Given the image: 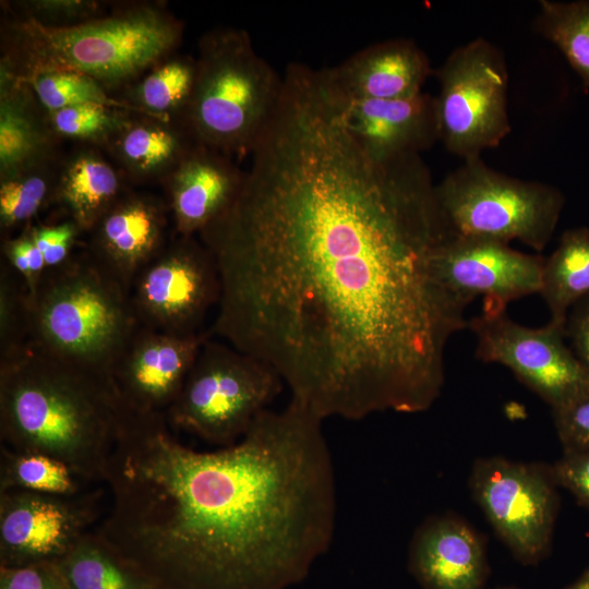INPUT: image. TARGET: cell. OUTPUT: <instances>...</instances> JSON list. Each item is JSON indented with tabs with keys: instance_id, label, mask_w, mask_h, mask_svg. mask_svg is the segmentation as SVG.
Segmentation results:
<instances>
[{
	"instance_id": "44dd1931",
	"label": "cell",
	"mask_w": 589,
	"mask_h": 589,
	"mask_svg": "<svg viewBox=\"0 0 589 589\" xmlns=\"http://www.w3.org/2000/svg\"><path fill=\"white\" fill-rule=\"evenodd\" d=\"M197 144L181 120L133 113L103 148L128 182H160Z\"/></svg>"
},
{
	"instance_id": "8d00e7d4",
	"label": "cell",
	"mask_w": 589,
	"mask_h": 589,
	"mask_svg": "<svg viewBox=\"0 0 589 589\" xmlns=\"http://www.w3.org/2000/svg\"><path fill=\"white\" fill-rule=\"evenodd\" d=\"M551 473L556 484L569 490L589 507V450L564 452Z\"/></svg>"
},
{
	"instance_id": "836d02e7",
	"label": "cell",
	"mask_w": 589,
	"mask_h": 589,
	"mask_svg": "<svg viewBox=\"0 0 589 589\" xmlns=\"http://www.w3.org/2000/svg\"><path fill=\"white\" fill-rule=\"evenodd\" d=\"M31 238L43 253L46 268L56 267L72 254L79 236L83 232L72 220L52 226H26Z\"/></svg>"
},
{
	"instance_id": "f546056e",
	"label": "cell",
	"mask_w": 589,
	"mask_h": 589,
	"mask_svg": "<svg viewBox=\"0 0 589 589\" xmlns=\"http://www.w3.org/2000/svg\"><path fill=\"white\" fill-rule=\"evenodd\" d=\"M25 82L29 84L38 101L47 111L81 105H100L144 115L121 97L112 95L97 81L84 74L49 72L37 74Z\"/></svg>"
},
{
	"instance_id": "484cf974",
	"label": "cell",
	"mask_w": 589,
	"mask_h": 589,
	"mask_svg": "<svg viewBox=\"0 0 589 589\" xmlns=\"http://www.w3.org/2000/svg\"><path fill=\"white\" fill-rule=\"evenodd\" d=\"M195 71L194 58L173 53L122 91L120 97L146 116L177 120L192 95Z\"/></svg>"
},
{
	"instance_id": "d6a6232c",
	"label": "cell",
	"mask_w": 589,
	"mask_h": 589,
	"mask_svg": "<svg viewBox=\"0 0 589 589\" xmlns=\"http://www.w3.org/2000/svg\"><path fill=\"white\" fill-rule=\"evenodd\" d=\"M10 15L41 26L61 28L100 17L107 4L94 0H23L5 2Z\"/></svg>"
},
{
	"instance_id": "74e56055",
	"label": "cell",
	"mask_w": 589,
	"mask_h": 589,
	"mask_svg": "<svg viewBox=\"0 0 589 589\" xmlns=\"http://www.w3.org/2000/svg\"><path fill=\"white\" fill-rule=\"evenodd\" d=\"M565 336L579 362L589 373V297L576 303L569 311Z\"/></svg>"
},
{
	"instance_id": "d4e9b609",
	"label": "cell",
	"mask_w": 589,
	"mask_h": 589,
	"mask_svg": "<svg viewBox=\"0 0 589 589\" xmlns=\"http://www.w3.org/2000/svg\"><path fill=\"white\" fill-rule=\"evenodd\" d=\"M550 322L565 326L572 308L589 297V228L565 230L558 245L545 259L539 292Z\"/></svg>"
},
{
	"instance_id": "ffe728a7",
	"label": "cell",
	"mask_w": 589,
	"mask_h": 589,
	"mask_svg": "<svg viewBox=\"0 0 589 589\" xmlns=\"http://www.w3.org/2000/svg\"><path fill=\"white\" fill-rule=\"evenodd\" d=\"M410 569L425 589H482L486 577L484 550L460 520L432 518L414 533Z\"/></svg>"
},
{
	"instance_id": "5bb4252c",
	"label": "cell",
	"mask_w": 589,
	"mask_h": 589,
	"mask_svg": "<svg viewBox=\"0 0 589 589\" xmlns=\"http://www.w3.org/2000/svg\"><path fill=\"white\" fill-rule=\"evenodd\" d=\"M544 262L505 242L453 233L437 264L444 284L469 304L482 296L484 303L507 308L512 301L540 292Z\"/></svg>"
},
{
	"instance_id": "4dcf8cb0",
	"label": "cell",
	"mask_w": 589,
	"mask_h": 589,
	"mask_svg": "<svg viewBox=\"0 0 589 589\" xmlns=\"http://www.w3.org/2000/svg\"><path fill=\"white\" fill-rule=\"evenodd\" d=\"M59 139L104 148L133 115L100 105H81L47 111Z\"/></svg>"
},
{
	"instance_id": "4fadbf2b",
	"label": "cell",
	"mask_w": 589,
	"mask_h": 589,
	"mask_svg": "<svg viewBox=\"0 0 589 589\" xmlns=\"http://www.w3.org/2000/svg\"><path fill=\"white\" fill-rule=\"evenodd\" d=\"M100 498V491L0 492V567L56 564L91 531Z\"/></svg>"
},
{
	"instance_id": "52a82bcc",
	"label": "cell",
	"mask_w": 589,
	"mask_h": 589,
	"mask_svg": "<svg viewBox=\"0 0 589 589\" xmlns=\"http://www.w3.org/2000/svg\"><path fill=\"white\" fill-rule=\"evenodd\" d=\"M444 219L456 236L518 240L540 252L550 242L565 204L557 188L502 173L469 158L436 185Z\"/></svg>"
},
{
	"instance_id": "3957f363",
	"label": "cell",
	"mask_w": 589,
	"mask_h": 589,
	"mask_svg": "<svg viewBox=\"0 0 589 589\" xmlns=\"http://www.w3.org/2000/svg\"><path fill=\"white\" fill-rule=\"evenodd\" d=\"M129 412L112 378L32 340L0 354L1 444L67 464L84 482L105 481Z\"/></svg>"
},
{
	"instance_id": "83f0119b",
	"label": "cell",
	"mask_w": 589,
	"mask_h": 589,
	"mask_svg": "<svg viewBox=\"0 0 589 589\" xmlns=\"http://www.w3.org/2000/svg\"><path fill=\"white\" fill-rule=\"evenodd\" d=\"M85 482L63 461L41 453L19 452L1 444L0 492L24 490L75 495Z\"/></svg>"
},
{
	"instance_id": "7c38bea8",
	"label": "cell",
	"mask_w": 589,
	"mask_h": 589,
	"mask_svg": "<svg viewBox=\"0 0 589 589\" xmlns=\"http://www.w3.org/2000/svg\"><path fill=\"white\" fill-rule=\"evenodd\" d=\"M551 470L500 457L479 459L470 477L476 500L491 525L525 564L541 560L557 509Z\"/></svg>"
},
{
	"instance_id": "7402d4cb",
	"label": "cell",
	"mask_w": 589,
	"mask_h": 589,
	"mask_svg": "<svg viewBox=\"0 0 589 589\" xmlns=\"http://www.w3.org/2000/svg\"><path fill=\"white\" fill-rule=\"evenodd\" d=\"M60 141L29 84L0 64V176L60 155Z\"/></svg>"
},
{
	"instance_id": "8fae6325",
	"label": "cell",
	"mask_w": 589,
	"mask_h": 589,
	"mask_svg": "<svg viewBox=\"0 0 589 589\" xmlns=\"http://www.w3.org/2000/svg\"><path fill=\"white\" fill-rule=\"evenodd\" d=\"M220 277L211 251L196 237L172 233L170 241L135 277L130 299L142 327L177 336L201 330L218 305Z\"/></svg>"
},
{
	"instance_id": "5b68a950",
	"label": "cell",
	"mask_w": 589,
	"mask_h": 589,
	"mask_svg": "<svg viewBox=\"0 0 589 589\" xmlns=\"http://www.w3.org/2000/svg\"><path fill=\"white\" fill-rule=\"evenodd\" d=\"M29 297V340L81 368L108 375L139 328L129 290L86 247L46 268Z\"/></svg>"
},
{
	"instance_id": "d6986e66",
	"label": "cell",
	"mask_w": 589,
	"mask_h": 589,
	"mask_svg": "<svg viewBox=\"0 0 589 589\" xmlns=\"http://www.w3.org/2000/svg\"><path fill=\"white\" fill-rule=\"evenodd\" d=\"M323 72L344 98L397 99L422 93L432 69L414 41L396 38L370 45Z\"/></svg>"
},
{
	"instance_id": "e0dca14e",
	"label": "cell",
	"mask_w": 589,
	"mask_h": 589,
	"mask_svg": "<svg viewBox=\"0 0 589 589\" xmlns=\"http://www.w3.org/2000/svg\"><path fill=\"white\" fill-rule=\"evenodd\" d=\"M244 176L231 157L195 144L161 181L172 233L199 236L232 205Z\"/></svg>"
},
{
	"instance_id": "f35d334b",
	"label": "cell",
	"mask_w": 589,
	"mask_h": 589,
	"mask_svg": "<svg viewBox=\"0 0 589 589\" xmlns=\"http://www.w3.org/2000/svg\"><path fill=\"white\" fill-rule=\"evenodd\" d=\"M565 589H589V568H587L575 582Z\"/></svg>"
},
{
	"instance_id": "7a4b0ae2",
	"label": "cell",
	"mask_w": 589,
	"mask_h": 589,
	"mask_svg": "<svg viewBox=\"0 0 589 589\" xmlns=\"http://www.w3.org/2000/svg\"><path fill=\"white\" fill-rule=\"evenodd\" d=\"M324 420L290 399L235 444L200 452L166 413L129 412L96 529L157 589H287L327 552L337 489Z\"/></svg>"
},
{
	"instance_id": "e575fe53",
	"label": "cell",
	"mask_w": 589,
	"mask_h": 589,
	"mask_svg": "<svg viewBox=\"0 0 589 589\" xmlns=\"http://www.w3.org/2000/svg\"><path fill=\"white\" fill-rule=\"evenodd\" d=\"M564 452L589 450V396L553 410Z\"/></svg>"
},
{
	"instance_id": "1f68e13d",
	"label": "cell",
	"mask_w": 589,
	"mask_h": 589,
	"mask_svg": "<svg viewBox=\"0 0 589 589\" xmlns=\"http://www.w3.org/2000/svg\"><path fill=\"white\" fill-rule=\"evenodd\" d=\"M29 297L25 283L2 257L0 267V354L29 340Z\"/></svg>"
},
{
	"instance_id": "d590c367",
	"label": "cell",
	"mask_w": 589,
	"mask_h": 589,
	"mask_svg": "<svg viewBox=\"0 0 589 589\" xmlns=\"http://www.w3.org/2000/svg\"><path fill=\"white\" fill-rule=\"evenodd\" d=\"M0 589H70L56 564L0 567Z\"/></svg>"
},
{
	"instance_id": "9a60e30c",
	"label": "cell",
	"mask_w": 589,
	"mask_h": 589,
	"mask_svg": "<svg viewBox=\"0 0 589 589\" xmlns=\"http://www.w3.org/2000/svg\"><path fill=\"white\" fill-rule=\"evenodd\" d=\"M209 335L177 336L139 326L111 370L125 407L139 413H166Z\"/></svg>"
},
{
	"instance_id": "cb8c5ba5",
	"label": "cell",
	"mask_w": 589,
	"mask_h": 589,
	"mask_svg": "<svg viewBox=\"0 0 589 589\" xmlns=\"http://www.w3.org/2000/svg\"><path fill=\"white\" fill-rule=\"evenodd\" d=\"M56 566L70 589H157L141 567L96 530L85 533Z\"/></svg>"
},
{
	"instance_id": "4316f807",
	"label": "cell",
	"mask_w": 589,
	"mask_h": 589,
	"mask_svg": "<svg viewBox=\"0 0 589 589\" xmlns=\"http://www.w3.org/2000/svg\"><path fill=\"white\" fill-rule=\"evenodd\" d=\"M63 158L60 155L0 176V229L2 239L26 227L46 206L53 204Z\"/></svg>"
},
{
	"instance_id": "ba28073f",
	"label": "cell",
	"mask_w": 589,
	"mask_h": 589,
	"mask_svg": "<svg viewBox=\"0 0 589 589\" xmlns=\"http://www.w3.org/2000/svg\"><path fill=\"white\" fill-rule=\"evenodd\" d=\"M284 386L269 365L209 335L166 417L172 426L226 447L269 409Z\"/></svg>"
},
{
	"instance_id": "603a6c76",
	"label": "cell",
	"mask_w": 589,
	"mask_h": 589,
	"mask_svg": "<svg viewBox=\"0 0 589 589\" xmlns=\"http://www.w3.org/2000/svg\"><path fill=\"white\" fill-rule=\"evenodd\" d=\"M100 149L81 144L64 157L55 194L53 204L85 233L130 190L123 173Z\"/></svg>"
},
{
	"instance_id": "f1b7e54d",
	"label": "cell",
	"mask_w": 589,
	"mask_h": 589,
	"mask_svg": "<svg viewBox=\"0 0 589 589\" xmlns=\"http://www.w3.org/2000/svg\"><path fill=\"white\" fill-rule=\"evenodd\" d=\"M537 31L552 43L589 89V0H540Z\"/></svg>"
},
{
	"instance_id": "8992f818",
	"label": "cell",
	"mask_w": 589,
	"mask_h": 589,
	"mask_svg": "<svg viewBox=\"0 0 589 589\" xmlns=\"http://www.w3.org/2000/svg\"><path fill=\"white\" fill-rule=\"evenodd\" d=\"M194 87L179 120L194 140L231 158L252 153L283 93V76L242 28L219 26L197 43Z\"/></svg>"
},
{
	"instance_id": "6da1fadb",
	"label": "cell",
	"mask_w": 589,
	"mask_h": 589,
	"mask_svg": "<svg viewBox=\"0 0 589 589\" xmlns=\"http://www.w3.org/2000/svg\"><path fill=\"white\" fill-rule=\"evenodd\" d=\"M232 205L200 235L221 292L208 332L269 365L322 420L417 413L468 322L421 155H370L323 75L289 69Z\"/></svg>"
},
{
	"instance_id": "9c48e42d",
	"label": "cell",
	"mask_w": 589,
	"mask_h": 589,
	"mask_svg": "<svg viewBox=\"0 0 589 589\" xmlns=\"http://www.w3.org/2000/svg\"><path fill=\"white\" fill-rule=\"evenodd\" d=\"M436 76L438 136L445 148L465 160L498 146L512 131L502 51L477 37L456 47Z\"/></svg>"
},
{
	"instance_id": "2e32d148",
	"label": "cell",
	"mask_w": 589,
	"mask_h": 589,
	"mask_svg": "<svg viewBox=\"0 0 589 589\" xmlns=\"http://www.w3.org/2000/svg\"><path fill=\"white\" fill-rule=\"evenodd\" d=\"M170 219L165 199L128 190L88 232L86 249L130 292L137 274L170 241Z\"/></svg>"
},
{
	"instance_id": "277c9868",
	"label": "cell",
	"mask_w": 589,
	"mask_h": 589,
	"mask_svg": "<svg viewBox=\"0 0 589 589\" xmlns=\"http://www.w3.org/2000/svg\"><path fill=\"white\" fill-rule=\"evenodd\" d=\"M183 28L161 2L123 4L61 28L10 15L1 22L0 64L23 81L49 72L84 74L115 95L173 55Z\"/></svg>"
},
{
	"instance_id": "30bf717a",
	"label": "cell",
	"mask_w": 589,
	"mask_h": 589,
	"mask_svg": "<svg viewBox=\"0 0 589 589\" xmlns=\"http://www.w3.org/2000/svg\"><path fill=\"white\" fill-rule=\"evenodd\" d=\"M507 308L484 303L468 325L477 340L476 357L508 368L552 410L589 396V373L565 342V326L521 325Z\"/></svg>"
},
{
	"instance_id": "ac0fdd59",
	"label": "cell",
	"mask_w": 589,
	"mask_h": 589,
	"mask_svg": "<svg viewBox=\"0 0 589 589\" xmlns=\"http://www.w3.org/2000/svg\"><path fill=\"white\" fill-rule=\"evenodd\" d=\"M338 96L347 128L375 158L420 155L440 141L435 97L428 93L397 99Z\"/></svg>"
}]
</instances>
